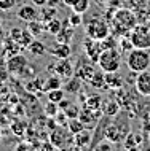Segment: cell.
<instances>
[{
	"label": "cell",
	"instance_id": "6da1fadb",
	"mask_svg": "<svg viewBox=\"0 0 150 151\" xmlns=\"http://www.w3.org/2000/svg\"><path fill=\"white\" fill-rule=\"evenodd\" d=\"M126 65L133 73L149 70V67H150V52H149V50H145V48H133L131 51H128Z\"/></svg>",
	"mask_w": 150,
	"mask_h": 151
},
{
	"label": "cell",
	"instance_id": "7a4b0ae2",
	"mask_svg": "<svg viewBox=\"0 0 150 151\" xmlns=\"http://www.w3.org/2000/svg\"><path fill=\"white\" fill-rule=\"evenodd\" d=\"M96 64L99 65V68L104 73H110V72H118L120 65H121V52L117 48H104L101 51Z\"/></svg>",
	"mask_w": 150,
	"mask_h": 151
},
{
	"label": "cell",
	"instance_id": "3957f363",
	"mask_svg": "<svg viewBox=\"0 0 150 151\" xmlns=\"http://www.w3.org/2000/svg\"><path fill=\"white\" fill-rule=\"evenodd\" d=\"M48 140L54 145L56 150L74 148V134L67 129V126H56L50 132V138Z\"/></svg>",
	"mask_w": 150,
	"mask_h": 151
},
{
	"label": "cell",
	"instance_id": "277c9868",
	"mask_svg": "<svg viewBox=\"0 0 150 151\" xmlns=\"http://www.w3.org/2000/svg\"><path fill=\"white\" fill-rule=\"evenodd\" d=\"M131 132L128 121H115V122H107L104 126V138L112 143H120L125 140V137Z\"/></svg>",
	"mask_w": 150,
	"mask_h": 151
},
{
	"label": "cell",
	"instance_id": "5b68a950",
	"mask_svg": "<svg viewBox=\"0 0 150 151\" xmlns=\"http://www.w3.org/2000/svg\"><path fill=\"white\" fill-rule=\"evenodd\" d=\"M134 48H150V24H136L129 34Z\"/></svg>",
	"mask_w": 150,
	"mask_h": 151
},
{
	"label": "cell",
	"instance_id": "8992f818",
	"mask_svg": "<svg viewBox=\"0 0 150 151\" xmlns=\"http://www.w3.org/2000/svg\"><path fill=\"white\" fill-rule=\"evenodd\" d=\"M113 24L120 32H128L137 24V18L131 10L121 8V10H117L113 14Z\"/></svg>",
	"mask_w": 150,
	"mask_h": 151
},
{
	"label": "cell",
	"instance_id": "52a82bcc",
	"mask_svg": "<svg viewBox=\"0 0 150 151\" xmlns=\"http://www.w3.org/2000/svg\"><path fill=\"white\" fill-rule=\"evenodd\" d=\"M85 34H86L88 38L102 42L104 38H107L110 35V29H109V24L102 19H91L85 27Z\"/></svg>",
	"mask_w": 150,
	"mask_h": 151
},
{
	"label": "cell",
	"instance_id": "ba28073f",
	"mask_svg": "<svg viewBox=\"0 0 150 151\" xmlns=\"http://www.w3.org/2000/svg\"><path fill=\"white\" fill-rule=\"evenodd\" d=\"M27 65H29L27 58H26V56H22V54H19V52L10 56L8 60H7L8 72H10L11 75H14V76H22V73L27 68Z\"/></svg>",
	"mask_w": 150,
	"mask_h": 151
},
{
	"label": "cell",
	"instance_id": "9c48e42d",
	"mask_svg": "<svg viewBox=\"0 0 150 151\" xmlns=\"http://www.w3.org/2000/svg\"><path fill=\"white\" fill-rule=\"evenodd\" d=\"M94 72H96V68H94V65H93L90 58H88V60L86 59H78V62H77L75 67H74V75L78 76L82 81H90L91 76L94 75Z\"/></svg>",
	"mask_w": 150,
	"mask_h": 151
},
{
	"label": "cell",
	"instance_id": "30bf717a",
	"mask_svg": "<svg viewBox=\"0 0 150 151\" xmlns=\"http://www.w3.org/2000/svg\"><path fill=\"white\" fill-rule=\"evenodd\" d=\"M134 89L142 97H150V70L139 72L134 80Z\"/></svg>",
	"mask_w": 150,
	"mask_h": 151
},
{
	"label": "cell",
	"instance_id": "8fae6325",
	"mask_svg": "<svg viewBox=\"0 0 150 151\" xmlns=\"http://www.w3.org/2000/svg\"><path fill=\"white\" fill-rule=\"evenodd\" d=\"M53 70L62 80H69L70 76H74V64L69 60V58L56 59V64L53 65Z\"/></svg>",
	"mask_w": 150,
	"mask_h": 151
},
{
	"label": "cell",
	"instance_id": "7c38bea8",
	"mask_svg": "<svg viewBox=\"0 0 150 151\" xmlns=\"http://www.w3.org/2000/svg\"><path fill=\"white\" fill-rule=\"evenodd\" d=\"M102 116V111H93V110L90 108H80V113H78V119L85 124V127H96V124H98V121H99V118Z\"/></svg>",
	"mask_w": 150,
	"mask_h": 151
},
{
	"label": "cell",
	"instance_id": "4fadbf2b",
	"mask_svg": "<svg viewBox=\"0 0 150 151\" xmlns=\"http://www.w3.org/2000/svg\"><path fill=\"white\" fill-rule=\"evenodd\" d=\"M38 6H35L34 3H26V5L19 6L18 10V18L21 19L24 22H30V21H35V19H38L40 16V11L37 10Z\"/></svg>",
	"mask_w": 150,
	"mask_h": 151
},
{
	"label": "cell",
	"instance_id": "5bb4252c",
	"mask_svg": "<svg viewBox=\"0 0 150 151\" xmlns=\"http://www.w3.org/2000/svg\"><path fill=\"white\" fill-rule=\"evenodd\" d=\"M83 46H85V51H86V56L93 60V62H96V60H98L101 51L104 50L102 42H98V40L88 38V37H86V40H85Z\"/></svg>",
	"mask_w": 150,
	"mask_h": 151
},
{
	"label": "cell",
	"instance_id": "9a60e30c",
	"mask_svg": "<svg viewBox=\"0 0 150 151\" xmlns=\"http://www.w3.org/2000/svg\"><path fill=\"white\" fill-rule=\"evenodd\" d=\"M91 137H93V134L88 129H83V130H80V132L74 134V148H78V150L90 148Z\"/></svg>",
	"mask_w": 150,
	"mask_h": 151
},
{
	"label": "cell",
	"instance_id": "2e32d148",
	"mask_svg": "<svg viewBox=\"0 0 150 151\" xmlns=\"http://www.w3.org/2000/svg\"><path fill=\"white\" fill-rule=\"evenodd\" d=\"M50 54L54 56L56 59H64L72 54V48L69 43H56L54 46L50 48Z\"/></svg>",
	"mask_w": 150,
	"mask_h": 151
},
{
	"label": "cell",
	"instance_id": "e0dca14e",
	"mask_svg": "<svg viewBox=\"0 0 150 151\" xmlns=\"http://www.w3.org/2000/svg\"><path fill=\"white\" fill-rule=\"evenodd\" d=\"M120 108H121V105L115 99H113V100L112 99L102 100V115L104 116H109V118L117 116L120 113Z\"/></svg>",
	"mask_w": 150,
	"mask_h": 151
},
{
	"label": "cell",
	"instance_id": "ac0fdd59",
	"mask_svg": "<svg viewBox=\"0 0 150 151\" xmlns=\"http://www.w3.org/2000/svg\"><path fill=\"white\" fill-rule=\"evenodd\" d=\"M54 37H56V43H70L72 37H74V27L69 24V21L64 22L62 29H61Z\"/></svg>",
	"mask_w": 150,
	"mask_h": 151
},
{
	"label": "cell",
	"instance_id": "d6986e66",
	"mask_svg": "<svg viewBox=\"0 0 150 151\" xmlns=\"http://www.w3.org/2000/svg\"><path fill=\"white\" fill-rule=\"evenodd\" d=\"M105 84H107V89H121L123 78H121V75H118V72L105 73Z\"/></svg>",
	"mask_w": 150,
	"mask_h": 151
},
{
	"label": "cell",
	"instance_id": "ffe728a7",
	"mask_svg": "<svg viewBox=\"0 0 150 151\" xmlns=\"http://www.w3.org/2000/svg\"><path fill=\"white\" fill-rule=\"evenodd\" d=\"M26 50L29 51L32 56H35V58H37V56H38V58H40V56H45L48 52V48L45 46V43L40 42V40H35V38H34V42L26 48Z\"/></svg>",
	"mask_w": 150,
	"mask_h": 151
},
{
	"label": "cell",
	"instance_id": "44dd1931",
	"mask_svg": "<svg viewBox=\"0 0 150 151\" xmlns=\"http://www.w3.org/2000/svg\"><path fill=\"white\" fill-rule=\"evenodd\" d=\"M27 30L30 32L34 37H42L43 32H46V24L42 21V19H35V21L27 22Z\"/></svg>",
	"mask_w": 150,
	"mask_h": 151
},
{
	"label": "cell",
	"instance_id": "7402d4cb",
	"mask_svg": "<svg viewBox=\"0 0 150 151\" xmlns=\"http://www.w3.org/2000/svg\"><path fill=\"white\" fill-rule=\"evenodd\" d=\"M82 88V80L78 76H70L69 80H66V84H64V91L67 94H77Z\"/></svg>",
	"mask_w": 150,
	"mask_h": 151
},
{
	"label": "cell",
	"instance_id": "603a6c76",
	"mask_svg": "<svg viewBox=\"0 0 150 151\" xmlns=\"http://www.w3.org/2000/svg\"><path fill=\"white\" fill-rule=\"evenodd\" d=\"M94 89H107V84H105V73L101 72H94V75L91 76V80L88 81Z\"/></svg>",
	"mask_w": 150,
	"mask_h": 151
},
{
	"label": "cell",
	"instance_id": "cb8c5ba5",
	"mask_svg": "<svg viewBox=\"0 0 150 151\" xmlns=\"http://www.w3.org/2000/svg\"><path fill=\"white\" fill-rule=\"evenodd\" d=\"M85 107L93 110V111H102V97L101 96H90L88 99H85Z\"/></svg>",
	"mask_w": 150,
	"mask_h": 151
},
{
	"label": "cell",
	"instance_id": "d4e9b609",
	"mask_svg": "<svg viewBox=\"0 0 150 151\" xmlns=\"http://www.w3.org/2000/svg\"><path fill=\"white\" fill-rule=\"evenodd\" d=\"M58 88H62V78L59 75H50L48 78L45 80V84H43V91H51V89H58Z\"/></svg>",
	"mask_w": 150,
	"mask_h": 151
},
{
	"label": "cell",
	"instance_id": "484cf974",
	"mask_svg": "<svg viewBox=\"0 0 150 151\" xmlns=\"http://www.w3.org/2000/svg\"><path fill=\"white\" fill-rule=\"evenodd\" d=\"M46 97H48V100H51V102H56V104H59L61 100L66 97V91L64 89H51V91H46Z\"/></svg>",
	"mask_w": 150,
	"mask_h": 151
},
{
	"label": "cell",
	"instance_id": "4316f807",
	"mask_svg": "<svg viewBox=\"0 0 150 151\" xmlns=\"http://www.w3.org/2000/svg\"><path fill=\"white\" fill-rule=\"evenodd\" d=\"M45 24H46V32L51 35H56L61 29H62V22H61L58 18H53L50 21H46Z\"/></svg>",
	"mask_w": 150,
	"mask_h": 151
},
{
	"label": "cell",
	"instance_id": "83f0119b",
	"mask_svg": "<svg viewBox=\"0 0 150 151\" xmlns=\"http://www.w3.org/2000/svg\"><path fill=\"white\" fill-rule=\"evenodd\" d=\"M34 38H35V37L32 35L29 30H27V29H22L21 37H19V40H18V45H19L21 48H27L32 42H34Z\"/></svg>",
	"mask_w": 150,
	"mask_h": 151
},
{
	"label": "cell",
	"instance_id": "f1b7e54d",
	"mask_svg": "<svg viewBox=\"0 0 150 151\" xmlns=\"http://www.w3.org/2000/svg\"><path fill=\"white\" fill-rule=\"evenodd\" d=\"M67 129L70 130L72 134H77V132H80V130H83L86 127H85V124L78 119V118H70V119L67 121Z\"/></svg>",
	"mask_w": 150,
	"mask_h": 151
},
{
	"label": "cell",
	"instance_id": "f546056e",
	"mask_svg": "<svg viewBox=\"0 0 150 151\" xmlns=\"http://www.w3.org/2000/svg\"><path fill=\"white\" fill-rule=\"evenodd\" d=\"M70 8H72V11H75V13L85 14L88 10H90V0H77Z\"/></svg>",
	"mask_w": 150,
	"mask_h": 151
},
{
	"label": "cell",
	"instance_id": "4dcf8cb0",
	"mask_svg": "<svg viewBox=\"0 0 150 151\" xmlns=\"http://www.w3.org/2000/svg\"><path fill=\"white\" fill-rule=\"evenodd\" d=\"M43 84H45V80L34 78L32 81H27V83H26V89H27V91H32V92L43 91Z\"/></svg>",
	"mask_w": 150,
	"mask_h": 151
},
{
	"label": "cell",
	"instance_id": "1f68e13d",
	"mask_svg": "<svg viewBox=\"0 0 150 151\" xmlns=\"http://www.w3.org/2000/svg\"><path fill=\"white\" fill-rule=\"evenodd\" d=\"M123 146H125V150H137V148H139L134 132H129L128 135L125 137V140H123Z\"/></svg>",
	"mask_w": 150,
	"mask_h": 151
},
{
	"label": "cell",
	"instance_id": "d6a6232c",
	"mask_svg": "<svg viewBox=\"0 0 150 151\" xmlns=\"http://www.w3.org/2000/svg\"><path fill=\"white\" fill-rule=\"evenodd\" d=\"M56 8L54 6H48V8H43L42 11H40V16H38V19H42L43 22H46V21H50V19L53 18H56Z\"/></svg>",
	"mask_w": 150,
	"mask_h": 151
},
{
	"label": "cell",
	"instance_id": "836d02e7",
	"mask_svg": "<svg viewBox=\"0 0 150 151\" xmlns=\"http://www.w3.org/2000/svg\"><path fill=\"white\" fill-rule=\"evenodd\" d=\"M45 115L48 116V118H54L56 116V113L59 111V105L56 104V102H51V100H46V104H45Z\"/></svg>",
	"mask_w": 150,
	"mask_h": 151
},
{
	"label": "cell",
	"instance_id": "e575fe53",
	"mask_svg": "<svg viewBox=\"0 0 150 151\" xmlns=\"http://www.w3.org/2000/svg\"><path fill=\"white\" fill-rule=\"evenodd\" d=\"M64 113H66V116L70 119V118H78V113H80V107L78 105H75L74 102H69V105L66 108L62 110Z\"/></svg>",
	"mask_w": 150,
	"mask_h": 151
},
{
	"label": "cell",
	"instance_id": "d590c367",
	"mask_svg": "<svg viewBox=\"0 0 150 151\" xmlns=\"http://www.w3.org/2000/svg\"><path fill=\"white\" fill-rule=\"evenodd\" d=\"M67 21H69V24H70L72 27H80L83 24V14H80V13H75V11H72L70 13V16L67 18Z\"/></svg>",
	"mask_w": 150,
	"mask_h": 151
},
{
	"label": "cell",
	"instance_id": "8d00e7d4",
	"mask_svg": "<svg viewBox=\"0 0 150 151\" xmlns=\"http://www.w3.org/2000/svg\"><path fill=\"white\" fill-rule=\"evenodd\" d=\"M16 6V0H0V10L2 11H11Z\"/></svg>",
	"mask_w": 150,
	"mask_h": 151
},
{
	"label": "cell",
	"instance_id": "74e56055",
	"mask_svg": "<svg viewBox=\"0 0 150 151\" xmlns=\"http://www.w3.org/2000/svg\"><path fill=\"white\" fill-rule=\"evenodd\" d=\"M54 121H56V124H58V126H67L69 118L66 116V113H64L62 110H59V111L56 113V116H54Z\"/></svg>",
	"mask_w": 150,
	"mask_h": 151
},
{
	"label": "cell",
	"instance_id": "f35d334b",
	"mask_svg": "<svg viewBox=\"0 0 150 151\" xmlns=\"http://www.w3.org/2000/svg\"><path fill=\"white\" fill-rule=\"evenodd\" d=\"M120 48L123 51H131L133 48H134V46H133V43H131V38H129V37H128V38H126V37H123L121 42H120Z\"/></svg>",
	"mask_w": 150,
	"mask_h": 151
},
{
	"label": "cell",
	"instance_id": "ab89813d",
	"mask_svg": "<svg viewBox=\"0 0 150 151\" xmlns=\"http://www.w3.org/2000/svg\"><path fill=\"white\" fill-rule=\"evenodd\" d=\"M11 129H13V132L16 134V135H22V132H24V124L22 122H19V121H16L13 122V126H11Z\"/></svg>",
	"mask_w": 150,
	"mask_h": 151
},
{
	"label": "cell",
	"instance_id": "60d3db41",
	"mask_svg": "<svg viewBox=\"0 0 150 151\" xmlns=\"http://www.w3.org/2000/svg\"><path fill=\"white\" fill-rule=\"evenodd\" d=\"M94 148L96 150H104V151H107V150H112L113 148V143H112V142H105V143H98V145H96L94 146Z\"/></svg>",
	"mask_w": 150,
	"mask_h": 151
},
{
	"label": "cell",
	"instance_id": "b9f144b4",
	"mask_svg": "<svg viewBox=\"0 0 150 151\" xmlns=\"http://www.w3.org/2000/svg\"><path fill=\"white\" fill-rule=\"evenodd\" d=\"M35 6H45L46 5V0H30Z\"/></svg>",
	"mask_w": 150,
	"mask_h": 151
},
{
	"label": "cell",
	"instance_id": "7bdbcfd3",
	"mask_svg": "<svg viewBox=\"0 0 150 151\" xmlns=\"http://www.w3.org/2000/svg\"><path fill=\"white\" fill-rule=\"evenodd\" d=\"M59 3H61V0H46V5H48V6H54V8H56Z\"/></svg>",
	"mask_w": 150,
	"mask_h": 151
},
{
	"label": "cell",
	"instance_id": "ee69618b",
	"mask_svg": "<svg viewBox=\"0 0 150 151\" xmlns=\"http://www.w3.org/2000/svg\"><path fill=\"white\" fill-rule=\"evenodd\" d=\"M61 2H62L66 6H72V5H74V3L77 2V0H61Z\"/></svg>",
	"mask_w": 150,
	"mask_h": 151
},
{
	"label": "cell",
	"instance_id": "f6af8a7d",
	"mask_svg": "<svg viewBox=\"0 0 150 151\" xmlns=\"http://www.w3.org/2000/svg\"><path fill=\"white\" fill-rule=\"evenodd\" d=\"M134 135H136V140H137V145H142V140H144V138H142V134H134Z\"/></svg>",
	"mask_w": 150,
	"mask_h": 151
},
{
	"label": "cell",
	"instance_id": "bcb514c9",
	"mask_svg": "<svg viewBox=\"0 0 150 151\" xmlns=\"http://www.w3.org/2000/svg\"><path fill=\"white\" fill-rule=\"evenodd\" d=\"M27 148H29V145H26V143H21V145L14 146V150H27Z\"/></svg>",
	"mask_w": 150,
	"mask_h": 151
},
{
	"label": "cell",
	"instance_id": "7dc6e473",
	"mask_svg": "<svg viewBox=\"0 0 150 151\" xmlns=\"http://www.w3.org/2000/svg\"><path fill=\"white\" fill-rule=\"evenodd\" d=\"M147 122H149V126H150V110H149V113H147Z\"/></svg>",
	"mask_w": 150,
	"mask_h": 151
},
{
	"label": "cell",
	"instance_id": "c3c4849f",
	"mask_svg": "<svg viewBox=\"0 0 150 151\" xmlns=\"http://www.w3.org/2000/svg\"><path fill=\"white\" fill-rule=\"evenodd\" d=\"M0 140H2V127H0Z\"/></svg>",
	"mask_w": 150,
	"mask_h": 151
},
{
	"label": "cell",
	"instance_id": "681fc988",
	"mask_svg": "<svg viewBox=\"0 0 150 151\" xmlns=\"http://www.w3.org/2000/svg\"><path fill=\"white\" fill-rule=\"evenodd\" d=\"M149 143H150V130H149Z\"/></svg>",
	"mask_w": 150,
	"mask_h": 151
}]
</instances>
